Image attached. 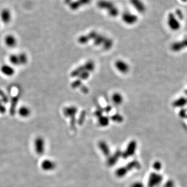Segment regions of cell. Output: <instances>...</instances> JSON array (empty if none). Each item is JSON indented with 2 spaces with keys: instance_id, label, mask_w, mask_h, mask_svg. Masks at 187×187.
I'll list each match as a JSON object with an SVG mask.
<instances>
[{
  "instance_id": "4fadbf2b",
  "label": "cell",
  "mask_w": 187,
  "mask_h": 187,
  "mask_svg": "<svg viewBox=\"0 0 187 187\" xmlns=\"http://www.w3.org/2000/svg\"><path fill=\"white\" fill-rule=\"evenodd\" d=\"M6 111V107L0 100V112L1 113H5Z\"/></svg>"
},
{
  "instance_id": "2e32d148",
  "label": "cell",
  "mask_w": 187,
  "mask_h": 187,
  "mask_svg": "<svg viewBox=\"0 0 187 187\" xmlns=\"http://www.w3.org/2000/svg\"><path fill=\"white\" fill-rule=\"evenodd\" d=\"M0 27H1V25H0Z\"/></svg>"
},
{
  "instance_id": "5bb4252c",
  "label": "cell",
  "mask_w": 187,
  "mask_h": 187,
  "mask_svg": "<svg viewBox=\"0 0 187 187\" xmlns=\"http://www.w3.org/2000/svg\"><path fill=\"white\" fill-rule=\"evenodd\" d=\"M182 43L183 44V45H184V44H185V46H187V39L186 40H185V41L182 42Z\"/></svg>"
},
{
  "instance_id": "6da1fadb",
  "label": "cell",
  "mask_w": 187,
  "mask_h": 187,
  "mask_svg": "<svg viewBox=\"0 0 187 187\" xmlns=\"http://www.w3.org/2000/svg\"><path fill=\"white\" fill-rule=\"evenodd\" d=\"M0 72L5 77H12L15 74L16 70L15 67L10 64L5 63L1 66Z\"/></svg>"
},
{
  "instance_id": "8992f818",
  "label": "cell",
  "mask_w": 187,
  "mask_h": 187,
  "mask_svg": "<svg viewBox=\"0 0 187 187\" xmlns=\"http://www.w3.org/2000/svg\"><path fill=\"white\" fill-rule=\"evenodd\" d=\"M17 54L19 61L20 66L26 65L29 61V57L28 55L25 52H21Z\"/></svg>"
},
{
  "instance_id": "9c48e42d",
  "label": "cell",
  "mask_w": 187,
  "mask_h": 187,
  "mask_svg": "<svg viewBox=\"0 0 187 187\" xmlns=\"http://www.w3.org/2000/svg\"><path fill=\"white\" fill-rule=\"evenodd\" d=\"M113 101L116 104H120L123 101V98L122 96L119 94L116 93L113 95L112 97Z\"/></svg>"
},
{
  "instance_id": "30bf717a",
  "label": "cell",
  "mask_w": 187,
  "mask_h": 187,
  "mask_svg": "<svg viewBox=\"0 0 187 187\" xmlns=\"http://www.w3.org/2000/svg\"><path fill=\"white\" fill-rule=\"evenodd\" d=\"M183 47L184 46L182 42H177L173 44V45L171 46V48L174 51H180Z\"/></svg>"
},
{
  "instance_id": "7a4b0ae2",
  "label": "cell",
  "mask_w": 187,
  "mask_h": 187,
  "mask_svg": "<svg viewBox=\"0 0 187 187\" xmlns=\"http://www.w3.org/2000/svg\"><path fill=\"white\" fill-rule=\"evenodd\" d=\"M4 43L6 47L9 48H14L17 45L18 40L13 34H8L4 38Z\"/></svg>"
},
{
  "instance_id": "ba28073f",
  "label": "cell",
  "mask_w": 187,
  "mask_h": 187,
  "mask_svg": "<svg viewBox=\"0 0 187 187\" xmlns=\"http://www.w3.org/2000/svg\"><path fill=\"white\" fill-rule=\"evenodd\" d=\"M123 19L124 22H126L127 24H134L135 22L136 21V17L135 16H132V15H130L128 14L127 15H124L123 16Z\"/></svg>"
},
{
  "instance_id": "7c38bea8",
  "label": "cell",
  "mask_w": 187,
  "mask_h": 187,
  "mask_svg": "<svg viewBox=\"0 0 187 187\" xmlns=\"http://www.w3.org/2000/svg\"><path fill=\"white\" fill-rule=\"evenodd\" d=\"M0 97L1 98L0 99V100L2 103H6L8 102L9 98L7 97V95L4 93L3 91H2L1 89H0Z\"/></svg>"
},
{
  "instance_id": "277c9868",
  "label": "cell",
  "mask_w": 187,
  "mask_h": 187,
  "mask_svg": "<svg viewBox=\"0 0 187 187\" xmlns=\"http://www.w3.org/2000/svg\"><path fill=\"white\" fill-rule=\"evenodd\" d=\"M115 67L118 71L122 73L127 72L129 70V67L127 63L122 60H118L115 63Z\"/></svg>"
},
{
  "instance_id": "52a82bcc",
  "label": "cell",
  "mask_w": 187,
  "mask_h": 187,
  "mask_svg": "<svg viewBox=\"0 0 187 187\" xmlns=\"http://www.w3.org/2000/svg\"><path fill=\"white\" fill-rule=\"evenodd\" d=\"M1 18L2 22L4 24H8L11 19L10 12L7 10H4L1 14Z\"/></svg>"
},
{
  "instance_id": "3957f363",
  "label": "cell",
  "mask_w": 187,
  "mask_h": 187,
  "mask_svg": "<svg viewBox=\"0 0 187 187\" xmlns=\"http://www.w3.org/2000/svg\"><path fill=\"white\" fill-rule=\"evenodd\" d=\"M31 109L28 106H22L18 109V113L20 117L27 118L31 114Z\"/></svg>"
},
{
  "instance_id": "5b68a950",
  "label": "cell",
  "mask_w": 187,
  "mask_h": 187,
  "mask_svg": "<svg viewBox=\"0 0 187 187\" xmlns=\"http://www.w3.org/2000/svg\"><path fill=\"white\" fill-rule=\"evenodd\" d=\"M8 61L10 63V64L14 67L20 66L19 61L17 53H13L10 55L8 57Z\"/></svg>"
},
{
  "instance_id": "9a60e30c",
  "label": "cell",
  "mask_w": 187,
  "mask_h": 187,
  "mask_svg": "<svg viewBox=\"0 0 187 187\" xmlns=\"http://www.w3.org/2000/svg\"><path fill=\"white\" fill-rule=\"evenodd\" d=\"M186 93H187V92H186Z\"/></svg>"
},
{
  "instance_id": "8fae6325",
  "label": "cell",
  "mask_w": 187,
  "mask_h": 187,
  "mask_svg": "<svg viewBox=\"0 0 187 187\" xmlns=\"http://www.w3.org/2000/svg\"><path fill=\"white\" fill-rule=\"evenodd\" d=\"M186 102L187 101L185 98H181L179 99H177L174 103V106L175 107L183 106H185Z\"/></svg>"
}]
</instances>
